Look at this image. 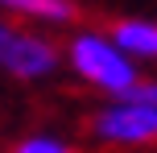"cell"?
I'll list each match as a JSON object with an SVG mask.
<instances>
[{
  "mask_svg": "<svg viewBox=\"0 0 157 153\" xmlns=\"http://www.w3.org/2000/svg\"><path fill=\"white\" fill-rule=\"evenodd\" d=\"M108 37L124 50L128 58H157V21H136L124 17L108 29Z\"/></svg>",
  "mask_w": 157,
  "mask_h": 153,
  "instance_id": "4",
  "label": "cell"
},
{
  "mask_svg": "<svg viewBox=\"0 0 157 153\" xmlns=\"http://www.w3.org/2000/svg\"><path fill=\"white\" fill-rule=\"evenodd\" d=\"M13 153H75L66 141H54V137H25Z\"/></svg>",
  "mask_w": 157,
  "mask_h": 153,
  "instance_id": "6",
  "label": "cell"
},
{
  "mask_svg": "<svg viewBox=\"0 0 157 153\" xmlns=\"http://www.w3.org/2000/svg\"><path fill=\"white\" fill-rule=\"evenodd\" d=\"M116 99H132V104H149V108H157V83H145V79H136L128 91H120Z\"/></svg>",
  "mask_w": 157,
  "mask_h": 153,
  "instance_id": "7",
  "label": "cell"
},
{
  "mask_svg": "<svg viewBox=\"0 0 157 153\" xmlns=\"http://www.w3.org/2000/svg\"><path fill=\"white\" fill-rule=\"evenodd\" d=\"M91 132L99 141H112V145H153L157 141V108L116 99L103 112H95Z\"/></svg>",
  "mask_w": 157,
  "mask_h": 153,
  "instance_id": "2",
  "label": "cell"
},
{
  "mask_svg": "<svg viewBox=\"0 0 157 153\" xmlns=\"http://www.w3.org/2000/svg\"><path fill=\"white\" fill-rule=\"evenodd\" d=\"M0 66L8 75H17V79H46L58 66V50L46 37H37V33H21L17 29V37H13V46H8Z\"/></svg>",
  "mask_w": 157,
  "mask_h": 153,
  "instance_id": "3",
  "label": "cell"
},
{
  "mask_svg": "<svg viewBox=\"0 0 157 153\" xmlns=\"http://www.w3.org/2000/svg\"><path fill=\"white\" fill-rule=\"evenodd\" d=\"M0 8L13 17H29V21H50V25H66L78 17L75 0H0Z\"/></svg>",
  "mask_w": 157,
  "mask_h": 153,
  "instance_id": "5",
  "label": "cell"
},
{
  "mask_svg": "<svg viewBox=\"0 0 157 153\" xmlns=\"http://www.w3.org/2000/svg\"><path fill=\"white\" fill-rule=\"evenodd\" d=\"M71 66L83 75L91 87L108 91V95H120L136 83V66L124 50L116 46L103 33H78L71 41Z\"/></svg>",
  "mask_w": 157,
  "mask_h": 153,
  "instance_id": "1",
  "label": "cell"
},
{
  "mask_svg": "<svg viewBox=\"0 0 157 153\" xmlns=\"http://www.w3.org/2000/svg\"><path fill=\"white\" fill-rule=\"evenodd\" d=\"M13 37H17V29L8 21H0V62H4V54H8V46H13Z\"/></svg>",
  "mask_w": 157,
  "mask_h": 153,
  "instance_id": "8",
  "label": "cell"
}]
</instances>
